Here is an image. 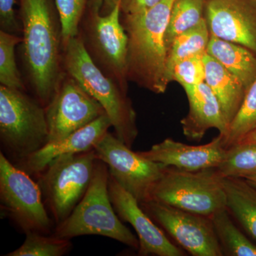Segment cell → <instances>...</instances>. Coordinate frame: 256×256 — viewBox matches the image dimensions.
Segmentation results:
<instances>
[{"instance_id": "6da1fadb", "label": "cell", "mask_w": 256, "mask_h": 256, "mask_svg": "<svg viewBox=\"0 0 256 256\" xmlns=\"http://www.w3.org/2000/svg\"><path fill=\"white\" fill-rule=\"evenodd\" d=\"M22 42L21 60L26 88L46 108L66 72L62 23L55 0H18Z\"/></svg>"}, {"instance_id": "7a4b0ae2", "label": "cell", "mask_w": 256, "mask_h": 256, "mask_svg": "<svg viewBox=\"0 0 256 256\" xmlns=\"http://www.w3.org/2000/svg\"><path fill=\"white\" fill-rule=\"evenodd\" d=\"M174 1L162 0L150 9L120 18L128 36V78L156 94L168 86L165 34Z\"/></svg>"}, {"instance_id": "3957f363", "label": "cell", "mask_w": 256, "mask_h": 256, "mask_svg": "<svg viewBox=\"0 0 256 256\" xmlns=\"http://www.w3.org/2000/svg\"><path fill=\"white\" fill-rule=\"evenodd\" d=\"M63 62L66 73L76 79L102 106L116 137L132 148L138 133L132 104L127 94L94 63L78 35L64 48Z\"/></svg>"}, {"instance_id": "277c9868", "label": "cell", "mask_w": 256, "mask_h": 256, "mask_svg": "<svg viewBox=\"0 0 256 256\" xmlns=\"http://www.w3.org/2000/svg\"><path fill=\"white\" fill-rule=\"evenodd\" d=\"M108 180V166L98 159L85 195L72 214L56 224L54 236L70 240L82 236H102L139 249V239L122 223L112 206Z\"/></svg>"}, {"instance_id": "5b68a950", "label": "cell", "mask_w": 256, "mask_h": 256, "mask_svg": "<svg viewBox=\"0 0 256 256\" xmlns=\"http://www.w3.org/2000/svg\"><path fill=\"white\" fill-rule=\"evenodd\" d=\"M0 140L18 162L48 142L46 108L25 90L0 86Z\"/></svg>"}, {"instance_id": "8992f818", "label": "cell", "mask_w": 256, "mask_h": 256, "mask_svg": "<svg viewBox=\"0 0 256 256\" xmlns=\"http://www.w3.org/2000/svg\"><path fill=\"white\" fill-rule=\"evenodd\" d=\"M90 0L79 26L78 36L94 63L128 92V36L121 23L120 1L107 14Z\"/></svg>"}, {"instance_id": "52a82bcc", "label": "cell", "mask_w": 256, "mask_h": 256, "mask_svg": "<svg viewBox=\"0 0 256 256\" xmlns=\"http://www.w3.org/2000/svg\"><path fill=\"white\" fill-rule=\"evenodd\" d=\"M149 201L212 217L226 208L224 178L217 168L188 172L166 166Z\"/></svg>"}, {"instance_id": "ba28073f", "label": "cell", "mask_w": 256, "mask_h": 256, "mask_svg": "<svg viewBox=\"0 0 256 256\" xmlns=\"http://www.w3.org/2000/svg\"><path fill=\"white\" fill-rule=\"evenodd\" d=\"M97 160L94 150L65 154L37 175L44 201L56 224L65 220L85 195Z\"/></svg>"}, {"instance_id": "9c48e42d", "label": "cell", "mask_w": 256, "mask_h": 256, "mask_svg": "<svg viewBox=\"0 0 256 256\" xmlns=\"http://www.w3.org/2000/svg\"><path fill=\"white\" fill-rule=\"evenodd\" d=\"M28 173L0 152V204L24 233L48 234L53 226L41 190Z\"/></svg>"}, {"instance_id": "30bf717a", "label": "cell", "mask_w": 256, "mask_h": 256, "mask_svg": "<svg viewBox=\"0 0 256 256\" xmlns=\"http://www.w3.org/2000/svg\"><path fill=\"white\" fill-rule=\"evenodd\" d=\"M98 160L108 166L109 174L140 204L150 200L152 190L166 166L134 152L116 136L108 132L94 148Z\"/></svg>"}, {"instance_id": "8fae6325", "label": "cell", "mask_w": 256, "mask_h": 256, "mask_svg": "<svg viewBox=\"0 0 256 256\" xmlns=\"http://www.w3.org/2000/svg\"><path fill=\"white\" fill-rule=\"evenodd\" d=\"M140 206L160 228L191 255L224 256L210 217L154 201L141 203Z\"/></svg>"}, {"instance_id": "7c38bea8", "label": "cell", "mask_w": 256, "mask_h": 256, "mask_svg": "<svg viewBox=\"0 0 256 256\" xmlns=\"http://www.w3.org/2000/svg\"><path fill=\"white\" fill-rule=\"evenodd\" d=\"M45 108L48 143L62 140L106 114L102 106L67 73Z\"/></svg>"}, {"instance_id": "4fadbf2b", "label": "cell", "mask_w": 256, "mask_h": 256, "mask_svg": "<svg viewBox=\"0 0 256 256\" xmlns=\"http://www.w3.org/2000/svg\"><path fill=\"white\" fill-rule=\"evenodd\" d=\"M108 192L111 203L119 218L130 224L138 234L140 256L185 255L182 249L174 245L144 212L137 198L121 186L110 174Z\"/></svg>"}, {"instance_id": "5bb4252c", "label": "cell", "mask_w": 256, "mask_h": 256, "mask_svg": "<svg viewBox=\"0 0 256 256\" xmlns=\"http://www.w3.org/2000/svg\"><path fill=\"white\" fill-rule=\"evenodd\" d=\"M210 34L256 53V0H207Z\"/></svg>"}, {"instance_id": "9a60e30c", "label": "cell", "mask_w": 256, "mask_h": 256, "mask_svg": "<svg viewBox=\"0 0 256 256\" xmlns=\"http://www.w3.org/2000/svg\"><path fill=\"white\" fill-rule=\"evenodd\" d=\"M228 150L220 134L202 146H188L171 138L154 144L148 151L139 152L146 159L184 171L217 168L223 162Z\"/></svg>"}, {"instance_id": "2e32d148", "label": "cell", "mask_w": 256, "mask_h": 256, "mask_svg": "<svg viewBox=\"0 0 256 256\" xmlns=\"http://www.w3.org/2000/svg\"><path fill=\"white\" fill-rule=\"evenodd\" d=\"M110 127L112 124L108 116L106 114H102L92 124L62 140L47 143L36 152L18 162L16 166L28 174L37 176L58 156L92 150Z\"/></svg>"}, {"instance_id": "e0dca14e", "label": "cell", "mask_w": 256, "mask_h": 256, "mask_svg": "<svg viewBox=\"0 0 256 256\" xmlns=\"http://www.w3.org/2000/svg\"><path fill=\"white\" fill-rule=\"evenodd\" d=\"M190 102V111L182 120L184 134L190 140L200 142L210 128L220 131L222 137L228 130L216 96L205 82L184 88Z\"/></svg>"}, {"instance_id": "ac0fdd59", "label": "cell", "mask_w": 256, "mask_h": 256, "mask_svg": "<svg viewBox=\"0 0 256 256\" xmlns=\"http://www.w3.org/2000/svg\"><path fill=\"white\" fill-rule=\"evenodd\" d=\"M203 60L205 67L204 82L220 101L229 127L242 106L246 90L236 76L212 56L206 53Z\"/></svg>"}, {"instance_id": "d6986e66", "label": "cell", "mask_w": 256, "mask_h": 256, "mask_svg": "<svg viewBox=\"0 0 256 256\" xmlns=\"http://www.w3.org/2000/svg\"><path fill=\"white\" fill-rule=\"evenodd\" d=\"M206 53L242 82L246 90L256 78V57L246 47L210 35Z\"/></svg>"}, {"instance_id": "ffe728a7", "label": "cell", "mask_w": 256, "mask_h": 256, "mask_svg": "<svg viewBox=\"0 0 256 256\" xmlns=\"http://www.w3.org/2000/svg\"><path fill=\"white\" fill-rule=\"evenodd\" d=\"M226 208L256 240V188L245 178H224Z\"/></svg>"}, {"instance_id": "44dd1931", "label": "cell", "mask_w": 256, "mask_h": 256, "mask_svg": "<svg viewBox=\"0 0 256 256\" xmlns=\"http://www.w3.org/2000/svg\"><path fill=\"white\" fill-rule=\"evenodd\" d=\"M206 20L202 18L196 26L183 32L173 42L168 50L165 79L168 84L172 82L175 66L194 56L204 54L210 40V32Z\"/></svg>"}, {"instance_id": "7402d4cb", "label": "cell", "mask_w": 256, "mask_h": 256, "mask_svg": "<svg viewBox=\"0 0 256 256\" xmlns=\"http://www.w3.org/2000/svg\"><path fill=\"white\" fill-rule=\"evenodd\" d=\"M210 218L224 256H256V246L237 228L227 208Z\"/></svg>"}, {"instance_id": "603a6c76", "label": "cell", "mask_w": 256, "mask_h": 256, "mask_svg": "<svg viewBox=\"0 0 256 256\" xmlns=\"http://www.w3.org/2000/svg\"><path fill=\"white\" fill-rule=\"evenodd\" d=\"M205 5V0H175L165 34L168 52L178 35L201 21Z\"/></svg>"}, {"instance_id": "cb8c5ba5", "label": "cell", "mask_w": 256, "mask_h": 256, "mask_svg": "<svg viewBox=\"0 0 256 256\" xmlns=\"http://www.w3.org/2000/svg\"><path fill=\"white\" fill-rule=\"evenodd\" d=\"M256 128V78L246 92L240 108L222 137L226 150L238 144L246 134Z\"/></svg>"}, {"instance_id": "d4e9b609", "label": "cell", "mask_w": 256, "mask_h": 256, "mask_svg": "<svg viewBox=\"0 0 256 256\" xmlns=\"http://www.w3.org/2000/svg\"><path fill=\"white\" fill-rule=\"evenodd\" d=\"M22 42V36L0 30V82L3 86L26 92L15 57V48Z\"/></svg>"}, {"instance_id": "484cf974", "label": "cell", "mask_w": 256, "mask_h": 256, "mask_svg": "<svg viewBox=\"0 0 256 256\" xmlns=\"http://www.w3.org/2000/svg\"><path fill=\"white\" fill-rule=\"evenodd\" d=\"M21 246L6 256H62L72 248L70 239L58 238L55 236L28 232Z\"/></svg>"}, {"instance_id": "4316f807", "label": "cell", "mask_w": 256, "mask_h": 256, "mask_svg": "<svg viewBox=\"0 0 256 256\" xmlns=\"http://www.w3.org/2000/svg\"><path fill=\"white\" fill-rule=\"evenodd\" d=\"M223 178H248L256 175V146L237 144L228 150L217 168Z\"/></svg>"}, {"instance_id": "83f0119b", "label": "cell", "mask_w": 256, "mask_h": 256, "mask_svg": "<svg viewBox=\"0 0 256 256\" xmlns=\"http://www.w3.org/2000/svg\"><path fill=\"white\" fill-rule=\"evenodd\" d=\"M90 0H55L62 28V43L65 48L78 35L79 26Z\"/></svg>"}, {"instance_id": "f1b7e54d", "label": "cell", "mask_w": 256, "mask_h": 256, "mask_svg": "<svg viewBox=\"0 0 256 256\" xmlns=\"http://www.w3.org/2000/svg\"><path fill=\"white\" fill-rule=\"evenodd\" d=\"M204 54L194 56L178 62L173 70L172 80L178 82L184 89L204 82Z\"/></svg>"}, {"instance_id": "f546056e", "label": "cell", "mask_w": 256, "mask_h": 256, "mask_svg": "<svg viewBox=\"0 0 256 256\" xmlns=\"http://www.w3.org/2000/svg\"><path fill=\"white\" fill-rule=\"evenodd\" d=\"M15 0H0V28L2 31L18 34L22 32V26L15 14Z\"/></svg>"}, {"instance_id": "4dcf8cb0", "label": "cell", "mask_w": 256, "mask_h": 256, "mask_svg": "<svg viewBox=\"0 0 256 256\" xmlns=\"http://www.w3.org/2000/svg\"><path fill=\"white\" fill-rule=\"evenodd\" d=\"M162 0H120L121 13L124 14H137L150 9Z\"/></svg>"}, {"instance_id": "1f68e13d", "label": "cell", "mask_w": 256, "mask_h": 256, "mask_svg": "<svg viewBox=\"0 0 256 256\" xmlns=\"http://www.w3.org/2000/svg\"><path fill=\"white\" fill-rule=\"evenodd\" d=\"M96 4L101 6V14H107L110 13L120 0H92Z\"/></svg>"}, {"instance_id": "d6a6232c", "label": "cell", "mask_w": 256, "mask_h": 256, "mask_svg": "<svg viewBox=\"0 0 256 256\" xmlns=\"http://www.w3.org/2000/svg\"><path fill=\"white\" fill-rule=\"evenodd\" d=\"M237 144H252V146H256V128L246 134ZM237 144H236V146H237Z\"/></svg>"}, {"instance_id": "836d02e7", "label": "cell", "mask_w": 256, "mask_h": 256, "mask_svg": "<svg viewBox=\"0 0 256 256\" xmlns=\"http://www.w3.org/2000/svg\"><path fill=\"white\" fill-rule=\"evenodd\" d=\"M246 180L254 186V188H256V175L255 176H249V178H246Z\"/></svg>"}]
</instances>
